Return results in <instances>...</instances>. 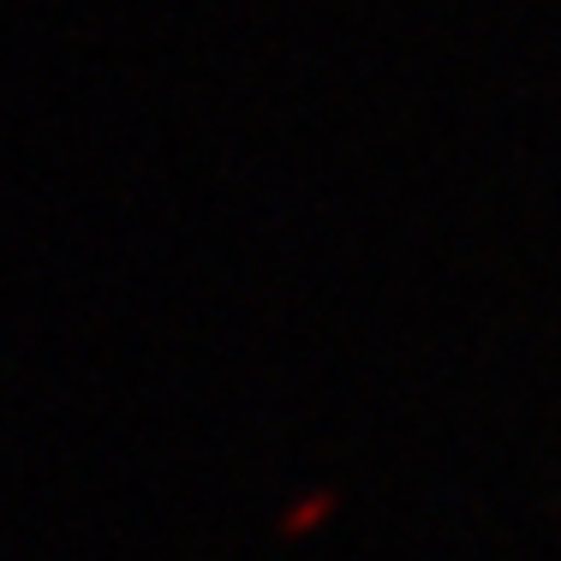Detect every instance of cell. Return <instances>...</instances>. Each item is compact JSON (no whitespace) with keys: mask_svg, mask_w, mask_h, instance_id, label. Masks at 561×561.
I'll return each instance as SVG.
<instances>
[{"mask_svg":"<svg viewBox=\"0 0 561 561\" xmlns=\"http://www.w3.org/2000/svg\"><path fill=\"white\" fill-rule=\"evenodd\" d=\"M329 507H335V496H329V490H317V496H299L287 507V514H280V538H305V531H317L329 519Z\"/></svg>","mask_w":561,"mask_h":561,"instance_id":"cell-1","label":"cell"}]
</instances>
